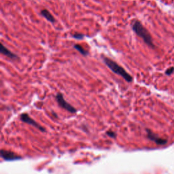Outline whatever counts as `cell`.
Listing matches in <instances>:
<instances>
[{"label": "cell", "mask_w": 174, "mask_h": 174, "mask_svg": "<svg viewBox=\"0 0 174 174\" xmlns=\"http://www.w3.org/2000/svg\"><path fill=\"white\" fill-rule=\"evenodd\" d=\"M102 59L104 61V63L105 64V66L113 73L121 76L126 82H131L133 81L132 76L122 66H119L116 61L112 60L111 59L106 57L105 56H102Z\"/></svg>", "instance_id": "6da1fadb"}, {"label": "cell", "mask_w": 174, "mask_h": 174, "mask_svg": "<svg viewBox=\"0 0 174 174\" xmlns=\"http://www.w3.org/2000/svg\"><path fill=\"white\" fill-rule=\"evenodd\" d=\"M132 29L134 31V33L136 34L137 36L141 37L143 40L146 44H147L149 47L152 48H154L155 46L153 44L152 38L151 35L148 32V31L144 27L141 23L139 20H135L132 24Z\"/></svg>", "instance_id": "7a4b0ae2"}, {"label": "cell", "mask_w": 174, "mask_h": 174, "mask_svg": "<svg viewBox=\"0 0 174 174\" xmlns=\"http://www.w3.org/2000/svg\"><path fill=\"white\" fill-rule=\"evenodd\" d=\"M0 52H1L2 54L5 55V57L11 59L16 60L19 59V57H18L16 55L12 52L10 50H8L3 44H1V51H0Z\"/></svg>", "instance_id": "52a82bcc"}, {"label": "cell", "mask_w": 174, "mask_h": 174, "mask_svg": "<svg viewBox=\"0 0 174 174\" xmlns=\"http://www.w3.org/2000/svg\"><path fill=\"white\" fill-rule=\"evenodd\" d=\"M20 120H21V121L28 124V125L34 126H35V127L39 129L40 130H41L42 131H45V129H44V128H43L42 126H41L37 122H35L33 119H31L28 114H27V113L22 114L20 116Z\"/></svg>", "instance_id": "277c9868"}, {"label": "cell", "mask_w": 174, "mask_h": 174, "mask_svg": "<svg viewBox=\"0 0 174 174\" xmlns=\"http://www.w3.org/2000/svg\"><path fill=\"white\" fill-rule=\"evenodd\" d=\"M174 72V67H169L165 71V75L167 76H171Z\"/></svg>", "instance_id": "8fae6325"}, {"label": "cell", "mask_w": 174, "mask_h": 174, "mask_svg": "<svg viewBox=\"0 0 174 174\" xmlns=\"http://www.w3.org/2000/svg\"><path fill=\"white\" fill-rule=\"evenodd\" d=\"M73 48L76 49V51H78L84 57H86V56L88 55V52L86 51L81 45H80V44H74L73 45Z\"/></svg>", "instance_id": "9c48e42d"}, {"label": "cell", "mask_w": 174, "mask_h": 174, "mask_svg": "<svg viewBox=\"0 0 174 174\" xmlns=\"http://www.w3.org/2000/svg\"><path fill=\"white\" fill-rule=\"evenodd\" d=\"M0 154H1V157L5 161H16L22 158L19 155L15 154L13 152L8 151V150H2Z\"/></svg>", "instance_id": "5b68a950"}, {"label": "cell", "mask_w": 174, "mask_h": 174, "mask_svg": "<svg viewBox=\"0 0 174 174\" xmlns=\"http://www.w3.org/2000/svg\"><path fill=\"white\" fill-rule=\"evenodd\" d=\"M72 37L74 38V39H76V40H81L84 39V35L81 34V33H75L72 35Z\"/></svg>", "instance_id": "30bf717a"}, {"label": "cell", "mask_w": 174, "mask_h": 174, "mask_svg": "<svg viewBox=\"0 0 174 174\" xmlns=\"http://www.w3.org/2000/svg\"><path fill=\"white\" fill-rule=\"evenodd\" d=\"M146 131H147V133H148V137L150 140L154 141L157 144H158V145H164V144H165L167 142V140L162 139V138L158 137L157 135H156L155 134L153 133L150 130L147 129Z\"/></svg>", "instance_id": "8992f818"}, {"label": "cell", "mask_w": 174, "mask_h": 174, "mask_svg": "<svg viewBox=\"0 0 174 174\" xmlns=\"http://www.w3.org/2000/svg\"><path fill=\"white\" fill-rule=\"evenodd\" d=\"M40 14L44 18H45V19L48 20V21H49L50 23H54L55 22V17L53 16L51 14V13L48 10H46V9H43V10H41Z\"/></svg>", "instance_id": "ba28073f"}, {"label": "cell", "mask_w": 174, "mask_h": 174, "mask_svg": "<svg viewBox=\"0 0 174 174\" xmlns=\"http://www.w3.org/2000/svg\"><path fill=\"white\" fill-rule=\"evenodd\" d=\"M106 134H107L109 137H112V138H114L115 137H116V133H115L114 132L111 131H108L107 133H106Z\"/></svg>", "instance_id": "7c38bea8"}, {"label": "cell", "mask_w": 174, "mask_h": 174, "mask_svg": "<svg viewBox=\"0 0 174 174\" xmlns=\"http://www.w3.org/2000/svg\"><path fill=\"white\" fill-rule=\"evenodd\" d=\"M55 99L57 100L59 105L61 108L65 109V110H67V112H69L73 114L77 112V110H76L75 108H73L72 105L69 104L68 102H67L66 100H65L63 95L61 93H58L55 96Z\"/></svg>", "instance_id": "3957f363"}]
</instances>
